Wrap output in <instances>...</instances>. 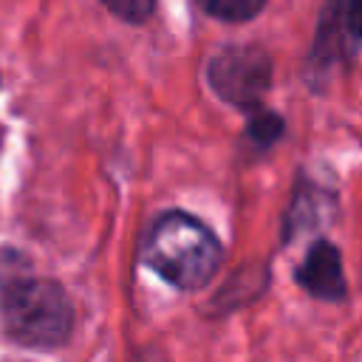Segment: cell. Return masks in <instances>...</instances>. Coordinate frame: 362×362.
Here are the masks:
<instances>
[{"mask_svg": "<svg viewBox=\"0 0 362 362\" xmlns=\"http://www.w3.org/2000/svg\"><path fill=\"white\" fill-rule=\"evenodd\" d=\"M141 257L167 283L178 288H198L218 272L221 243L201 221L184 212H167L150 229Z\"/></svg>", "mask_w": 362, "mask_h": 362, "instance_id": "obj_1", "label": "cell"}, {"mask_svg": "<svg viewBox=\"0 0 362 362\" xmlns=\"http://www.w3.org/2000/svg\"><path fill=\"white\" fill-rule=\"evenodd\" d=\"M0 311L6 331L23 345L54 348L71 334V303L48 280H17L6 286Z\"/></svg>", "mask_w": 362, "mask_h": 362, "instance_id": "obj_2", "label": "cell"}, {"mask_svg": "<svg viewBox=\"0 0 362 362\" xmlns=\"http://www.w3.org/2000/svg\"><path fill=\"white\" fill-rule=\"evenodd\" d=\"M272 82V62L260 48L238 45L221 51L209 62V85L215 93L238 107L260 102Z\"/></svg>", "mask_w": 362, "mask_h": 362, "instance_id": "obj_3", "label": "cell"}, {"mask_svg": "<svg viewBox=\"0 0 362 362\" xmlns=\"http://www.w3.org/2000/svg\"><path fill=\"white\" fill-rule=\"evenodd\" d=\"M297 280L314 297H322V300H342L345 297V274H342L339 252L328 240H317L308 249L303 266L297 269Z\"/></svg>", "mask_w": 362, "mask_h": 362, "instance_id": "obj_4", "label": "cell"}, {"mask_svg": "<svg viewBox=\"0 0 362 362\" xmlns=\"http://www.w3.org/2000/svg\"><path fill=\"white\" fill-rule=\"evenodd\" d=\"M201 8L218 20H226V23H243V20H252L263 6L266 0H198Z\"/></svg>", "mask_w": 362, "mask_h": 362, "instance_id": "obj_5", "label": "cell"}, {"mask_svg": "<svg viewBox=\"0 0 362 362\" xmlns=\"http://www.w3.org/2000/svg\"><path fill=\"white\" fill-rule=\"evenodd\" d=\"M107 6V11H113L116 17L127 20V23H141L153 14L156 0H102Z\"/></svg>", "mask_w": 362, "mask_h": 362, "instance_id": "obj_6", "label": "cell"}, {"mask_svg": "<svg viewBox=\"0 0 362 362\" xmlns=\"http://www.w3.org/2000/svg\"><path fill=\"white\" fill-rule=\"evenodd\" d=\"M277 133H280V119H277V116H272V113L257 116V119L252 122V136H255V139H260L263 144H269Z\"/></svg>", "mask_w": 362, "mask_h": 362, "instance_id": "obj_7", "label": "cell"}, {"mask_svg": "<svg viewBox=\"0 0 362 362\" xmlns=\"http://www.w3.org/2000/svg\"><path fill=\"white\" fill-rule=\"evenodd\" d=\"M345 34H348V40H362V0H348V6H345Z\"/></svg>", "mask_w": 362, "mask_h": 362, "instance_id": "obj_8", "label": "cell"}]
</instances>
